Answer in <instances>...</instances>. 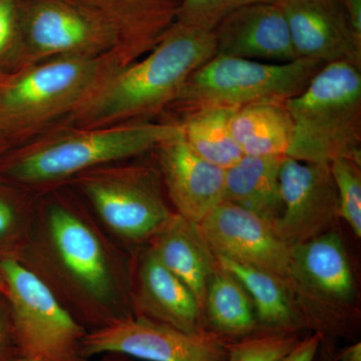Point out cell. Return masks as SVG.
<instances>
[{
	"instance_id": "5",
	"label": "cell",
	"mask_w": 361,
	"mask_h": 361,
	"mask_svg": "<svg viewBox=\"0 0 361 361\" xmlns=\"http://www.w3.org/2000/svg\"><path fill=\"white\" fill-rule=\"evenodd\" d=\"M180 123L130 122L101 128H66L33 145L11 174L23 182H51L111 161L141 155L177 135Z\"/></svg>"
},
{
	"instance_id": "33",
	"label": "cell",
	"mask_w": 361,
	"mask_h": 361,
	"mask_svg": "<svg viewBox=\"0 0 361 361\" xmlns=\"http://www.w3.org/2000/svg\"><path fill=\"white\" fill-rule=\"evenodd\" d=\"M13 219V214L11 207L0 200V237L8 230Z\"/></svg>"
},
{
	"instance_id": "6",
	"label": "cell",
	"mask_w": 361,
	"mask_h": 361,
	"mask_svg": "<svg viewBox=\"0 0 361 361\" xmlns=\"http://www.w3.org/2000/svg\"><path fill=\"white\" fill-rule=\"evenodd\" d=\"M324 66L311 59L278 63L215 54L188 78L171 106L187 114L207 106L286 103Z\"/></svg>"
},
{
	"instance_id": "28",
	"label": "cell",
	"mask_w": 361,
	"mask_h": 361,
	"mask_svg": "<svg viewBox=\"0 0 361 361\" xmlns=\"http://www.w3.org/2000/svg\"><path fill=\"white\" fill-rule=\"evenodd\" d=\"M13 61L23 65L20 0H0V65ZM1 73V71H0Z\"/></svg>"
},
{
	"instance_id": "2",
	"label": "cell",
	"mask_w": 361,
	"mask_h": 361,
	"mask_svg": "<svg viewBox=\"0 0 361 361\" xmlns=\"http://www.w3.org/2000/svg\"><path fill=\"white\" fill-rule=\"evenodd\" d=\"M285 106L293 123L287 157L320 164L342 157L361 164V66L327 63Z\"/></svg>"
},
{
	"instance_id": "27",
	"label": "cell",
	"mask_w": 361,
	"mask_h": 361,
	"mask_svg": "<svg viewBox=\"0 0 361 361\" xmlns=\"http://www.w3.org/2000/svg\"><path fill=\"white\" fill-rule=\"evenodd\" d=\"M278 1L279 0H182L176 21L207 32H213L226 16L242 7Z\"/></svg>"
},
{
	"instance_id": "26",
	"label": "cell",
	"mask_w": 361,
	"mask_h": 361,
	"mask_svg": "<svg viewBox=\"0 0 361 361\" xmlns=\"http://www.w3.org/2000/svg\"><path fill=\"white\" fill-rule=\"evenodd\" d=\"M339 201V216L350 227L355 238H361V164L348 158H337L329 164Z\"/></svg>"
},
{
	"instance_id": "24",
	"label": "cell",
	"mask_w": 361,
	"mask_h": 361,
	"mask_svg": "<svg viewBox=\"0 0 361 361\" xmlns=\"http://www.w3.org/2000/svg\"><path fill=\"white\" fill-rule=\"evenodd\" d=\"M237 109L207 106L184 114L179 122L190 148L223 170L233 167L244 156L231 130L232 118Z\"/></svg>"
},
{
	"instance_id": "37",
	"label": "cell",
	"mask_w": 361,
	"mask_h": 361,
	"mask_svg": "<svg viewBox=\"0 0 361 361\" xmlns=\"http://www.w3.org/2000/svg\"><path fill=\"white\" fill-rule=\"evenodd\" d=\"M20 361H33V360H26V358H23V360H20Z\"/></svg>"
},
{
	"instance_id": "35",
	"label": "cell",
	"mask_w": 361,
	"mask_h": 361,
	"mask_svg": "<svg viewBox=\"0 0 361 361\" xmlns=\"http://www.w3.org/2000/svg\"><path fill=\"white\" fill-rule=\"evenodd\" d=\"M11 73H0V90L6 84V80L11 77Z\"/></svg>"
},
{
	"instance_id": "3",
	"label": "cell",
	"mask_w": 361,
	"mask_h": 361,
	"mask_svg": "<svg viewBox=\"0 0 361 361\" xmlns=\"http://www.w3.org/2000/svg\"><path fill=\"white\" fill-rule=\"evenodd\" d=\"M128 66L116 52L68 56L11 73L0 90V129L35 135L63 120L115 71Z\"/></svg>"
},
{
	"instance_id": "14",
	"label": "cell",
	"mask_w": 361,
	"mask_h": 361,
	"mask_svg": "<svg viewBox=\"0 0 361 361\" xmlns=\"http://www.w3.org/2000/svg\"><path fill=\"white\" fill-rule=\"evenodd\" d=\"M169 198L180 217L199 224L224 199L225 172L190 148L183 130L159 145Z\"/></svg>"
},
{
	"instance_id": "36",
	"label": "cell",
	"mask_w": 361,
	"mask_h": 361,
	"mask_svg": "<svg viewBox=\"0 0 361 361\" xmlns=\"http://www.w3.org/2000/svg\"><path fill=\"white\" fill-rule=\"evenodd\" d=\"M4 322H2L1 318H0V342H1L2 337H4Z\"/></svg>"
},
{
	"instance_id": "12",
	"label": "cell",
	"mask_w": 361,
	"mask_h": 361,
	"mask_svg": "<svg viewBox=\"0 0 361 361\" xmlns=\"http://www.w3.org/2000/svg\"><path fill=\"white\" fill-rule=\"evenodd\" d=\"M279 180L282 212L275 225L287 243L299 245L337 230L338 195L329 164L285 157Z\"/></svg>"
},
{
	"instance_id": "9",
	"label": "cell",
	"mask_w": 361,
	"mask_h": 361,
	"mask_svg": "<svg viewBox=\"0 0 361 361\" xmlns=\"http://www.w3.org/2000/svg\"><path fill=\"white\" fill-rule=\"evenodd\" d=\"M232 341L211 330L190 334L137 316L85 334L82 353L87 358L118 353L145 361H226Z\"/></svg>"
},
{
	"instance_id": "11",
	"label": "cell",
	"mask_w": 361,
	"mask_h": 361,
	"mask_svg": "<svg viewBox=\"0 0 361 361\" xmlns=\"http://www.w3.org/2000/svg\"><path fill=\"white\" fill-rule=\"evenodd\" d=\"M198 226L215 256L267 271L282 278L292 290V246L274 222L223 201Z\"/></svg>"
},
{
	"instance_id": "15",
	"label": "cell",
	"mask_w": 361,
	"mask_h": 361,
	"mask_svg": "<svg viewBox=\"0 0 361 361\" xmlns=\"http://www.w3.org/2000/svg\"><path fill=\"white\" fill-rule=\"evenodd\" d=\"M213 35L220 56L278 63L298 59L279 2L242 7L226 16Z\"/></svg>"
},
{
	"instance_id": "16",
	"label": "cell",
	"mask_w": 361,
	"mask_h": 361,
	"mask_svg": "<svg viewBox=\"0 0 361 361\" xmlns=\"http://www.w3.org/2000/svg\"><path fill=\"white\" fill-rule=\"evenodd\" d=\"M106 21L132 63L148 54L177 18L182 0H73Z\"/></svg>"
},
{
	"instance_id": "13",
	"label": "cell",
	"mask_w": 361,
	"mask_h": 361,
	"mask_svg": "<svg viewBox=\"0 0 361 361\" xmlns=\"http://www.w3.org/2000/svg\"><path fill=\"white\" fill-rule=\"evenodd\" d=\"M298 59L324 65L350 61L361 66L356 37L341 0H279Z\"/></svg>"
},
{
	"instance_id": "18",
	"label": "cell",
	"mask_w": 361,
	"mask_h": 361,
	"mask_svg": "<svg viewBox=\"0 0 361 361\" xmlns=\"http://www.w3.org/2000/svg\"><path fill=\"white\" fill-rule=\"evenodd\" d=\"M151 241L149 250L186 285L204 311L207 288L218 260L198 224L174 213Z\"/></svg>"
},
{
	"instance_id": "30",
	"label": "cell",
	"mask_w": 361,
	"mask_h": 361,
	"mask_svg": "<svg viewBox=\"0 0 361 361\" xmlns=\"http://www.w3.org/2000/svg\"><path fill=\"white\" fill-rule=\"evenodd\" d=\"M356 37L361 39V0H341Z\"/></svg>"
},
{
	"instance_id": "21",
	"label": "cell",
	"mask_w": 361,
	"mask_h": 361,
	"mask_svg": "<svg viewBox=\"0 0 361 361\" xmlns=\"http://www.w3.org/2000/svg\"><path fill=\"white\" fill-rule=\"evenodd\" d=\"M285 157L243 156L225 172L223 201L276 222L282 212L280 169Z\"/></svg>"
},
{
	"instance_id": "22",
	"label": "cell",
	"mask_w": 361,
	"mask_h": 361,
	"mask_svg": "<svg viewBox=\"0 0 361 361\" xmlns=\"http://www.w3.org/2000/svg\"><path fill=\"white\" fill-rule=\"evenodd\" d=\"M231 130L244 156L287 157L293 123L285 103L263 102L237 109Z\"/></svg>"
},
{
	"instance_id": "7",
	"label": "cell",
	"mask_w": 361,
	"mask_h": 361,
	"mask_svg": "<svg viewBox=\"0 0 361 361\" xmlns=\"http://www.w3.org/2000/svg\"><path fill=\"white\" fill-rule=\"evenodd\" d=\"M13 302L14 326L26 360L87 361L84 329L32 271L16 261L0 262Z\"/></svg>"
},
{
	"instance_id": "23",
	"label": "cell",
	"mask_w": 361,
	"mask_h": 361,
	"mask_svg": "<svg viewBox=\"0 0 361 361\" xmlns=\"http://www.w3.org/2000/svg\"><path fill=\"white\" fill-rule=\"evenodd\" d=\"M207 329L227 338H241L259 329L255 307L238 278L218 262L204 301Z\"/></svg>"
},
{
	"instance_id": "20",
	"label": "cell",
	"mask_w": 361,
	"mask_h": 361,
	"mask_svg": "<svg viewBox=\"0 0 361 361\" xmlns=\"http://www.w3.org/2000/svg\"><path fill=\"white\" fill-rule=\"evenodd\" d=\"M216 258L238 278L248 292L255 307L259 329L301 334L307 331L293 292L282 278L253 266L219 256Z\"/></svg>"
},
{
	"instance_id": "1",
	"label": "cell",
	"mask_w": 361,
	"mask_h": 361,
	"mask_svg": "<svg viewBox=\"0 0 361 361\" xmlns=\"http://www.w3.org/2000/svg\"><path fill=\"white\" fill-rule=\"evenodd\" d=\"M215 54L213 32L175 21L148 54L97 85L63 118V128L109 127L156 115Z\"/></svg>"
},
{
	"instance_id": "17",
	"label": "cell",
	"mask_w": 361,
	"mask_h": 361,
	"mask_svg": "<svg viewBox=\"0 0 361 361\" xmlns=\"http://www.w3.org/2000/svg\"><path fill=\"white\" fill-rule=\"evenodd\" d=\"M137 301L141 317L190 334L208 330L196 297L149 250L140 268Z\"/></svg>"
},
{
	"instance_id": "29",
	"label": "cell",
	"mask_w": 361,
	"mask_h": 361,
	"mask_svg": "<svg viewBox=\"0 0 361 361\" xmlns=\"http://www.w3.org/2000/svg\"><path fill=\"white\" fill-rule=\"evenodd\" d=\"M322 341V334L310 332L301 338L295 348L277 361H315Z\"/></svg>"
},
{
	"instance_id": "19",
	"label": "cell",
	"mask_w": 361,
	"mask_h": 361,
	"mask_svg": "<svg viewBox=\"0 0 361 361\" xmlns=\"http://www.w3.org/2000/svg\"><path fill=\"white\" fill-rule=\"evenodd\" d=\"M49 220L54 245L68 269L92 294L106 296L110 291V274L94 233L61 207L52 209Z\"/></svg>"
},
{
	"instance_id": "32",
	"label": "cell",
	"mask_w": 361,
	"mask_h": 361,
	"mask_svg": "<svg viewBox=\"0 0 361 361\" xmlns=\"http://www.w3.org/2000/svg\"><path fill=\"white\" fill-rule=\"evenodd\" d=\"M336 349V341L322 337L316 358H318V361H332Z\"/></svg>"
},
{
	"instance_id": "8",
	"label": "cell",
	"mask_w": 361,
	"mask_h": 361,
	"mask_svg": "<svg viewBox=\"0 0 361 361\" xmlns=\"http://www.w3.org/2000/svg\"><path fill=\"white\" fill-rule=\"evenodd\" d=\"M20 23L21 68L52 59L110 52L120 54L129 65L115 30L73 0H20Z\"/></svg>"
},
{
	"instance_id": "10",
	"label": "cell",
	"mask_w": 361,
	"mask_h": 361,
	"mask_svg": "<svg viewBox=\"0 0 361 361\" xmlns=\"http://www.w3.org/2000/svg\"><path fill=\"white\" fill-rule=\"evenodd\" d=\"M80 183L102 219L125 238L151 240L175 213L147 168L87 171Z\"/></svg>"
},
{
	"instance_id": "31",
	"label": "cell",
	"mask_w": 361,
	"mask_h": 361,
	"mask_svg": "<svg viewBox=\"0 0 361 361\" xmlns=\"http://www.w3.org/2000/svg\"><path fill=\"white\" fill-rule=\"evenodd\" d=\"M332 361H361L360 341L351 342L346 348L336 351Z\"/></svg>"
},
{
	"instance_id": "34",
	"label": "cell",
	"mask_w": 361,
	"mask_h": 361,
	"mask_svg": "<svg viewBox=\"0 0 361 361\" xmlns=\"http://www.w3.org/2000/svg\"><path fill=\"white\" fill-rule=\"evenodd\" d=\"M108 355L110 360H104V361H130V357L129 356H126L123 355H118V353H106Z\"/></svg>"
},
{
	"instance_id": "25",
	"label": "cell",
	"mask_w": 361,
	"mask_h": 361,
	"mask_svg": "<svg viewBox=\"0 0 361 361\" xmlns=\"http://www.w3.org/2000/svg\"><path fill=\"white\" fill-rule=\"evenodd\" d=\"M301 332L259 329L230 342L226 361H277L295 348Z\"/></svg>"
},
{
	"instance_id": "4",
	"label": "cell",
	"mask_w": 361,
	"mask_h": 361,
	"mask_svg": "<svg viewBox=\"0 0 361 361\" xmlns=\"http://www.w3.org/2000/svg\"><path fill=\"white\" fill-rule=\"evenodd\" d=\"M292 291L306 330L357 341L360 308L355 272L341 233L292 247Z\"/></svg>"
}]
</instances>
